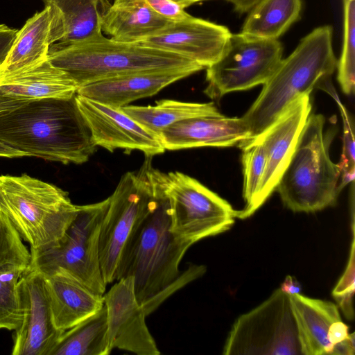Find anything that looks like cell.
Wrapping results in <instances>:
<instances>
[{
  "label": "cell",
  "mask_w": 355,
  "mask_h": 355,
  "mask_svg": "<svg viewBox=\"0 0 355 355\" xmlns=\"http://www.w3.org/2000/svg\"><path fill=\"white\" fill-rule=\"evenodd\" d=\"M28 156L26 153L14 149L0 142V157L17 158Z\"/></svg>",
  "instance_id": "cell-41"
},
{
  "label": "cell",
  "mask_w": 355,
  "mask_h": 355,
  "mask_svg": "<svg viewBox=\"0 0 355 355\" xmlns=\"http://www.w3.org/2000/svg\"><path fill=\"white\" fill-rule=\"evenodd\" d=\"M325 91L335 99L343 121V149L341 158L338 164L340 171L339 187L342 190L344 187L354 180V126L348 111L340 102L332 85L329 86Z\"/></svg>",
  "instance_id": "cell-32"
},
{
  "label": "cell",
  "mask_w": 355,
  "mask_h": 355,
  "mask_svg": "<svg viewBox=\"0 0 355 355\" xmlns=\"http://www.w3.org/2000/svg\"><path fill=\"white\" fill-rule=\"evenodd\" d=\"M17 31L18 30L6 24H0V65L6 59Z\"/></svg>",
  "instance_id": "cell-35"
},
{
  "label": "cell",
  "mask_w": 355,
  "mask_h": 355,
  "mask_svg": "<svg viewBox=\"0 0 355 355\" xmlns=\"http://www.w3.org/2000/svg\"><path fill=\"white\" fill-rule=\"evenodd\" d=\"M311 109L310 95L301 97L265 132L257 137L263 143L266 164L254 205V212L275 191Z\"/></svg>",
  "instance_id": "cell-16"
},
{
  "label": "cell",
  "mask_w": 355,
  "mask_h": 355,
  "mask_svg": "<svg viewBox=\"0 0 355 355\" xmlns=\"http://www.w3.org/2000/svg\"><path fill=\"white\" fill-rule=\"evenodd\" d=\"M348 329V326L341 320L334 322L328 330V340L333 346L343 341L349 334Z\"/></svg>",
  "instance_id": "cell-36"
},
{
  "label": "cell",
  "mask_w": 355,
  "mask_h": 355,
  "mask_svg": "<svg viewBox=\"0 0 355 355\" xmlns=\"http://www.w3.org/2000/svg\"><path fill=\"white\" fill-rule=\"evenodd\" d=\"M337 62L331 26L317 27L302 37L294 51L282 58L241 117L250 133L249 139L261 135L295 101L331 79Z\"/></svg>",
  "instance_id": "cell-3"
},
{
  "label": "cell",
  "mask_w": 355,
  "mask_h": 355,
  "mask_svg": "<svg viewBox=\"0 0 355 355\" xmlns=\"http://www.w3.org/2000/svg\"><path fill=\"white\" fill-rule=\"evenodd\" d=\"M302 0H261L248 13L240 33L278 40L301 17Z\"/></svg>",
  "instance_id": "cell-25"
},
{
  "label": "cell",
  "mask_w": 355,
  "mask_h": 355,
  "mask_svg": "<svg viewBox=\"0 0 355 355\" xmlns=\"http://www.w3.org/2000/svg\"><path fill=\"white\" fill-rule=\"evenodd\" d=\"M354 293V239L353 238L349 259L345 270L335 286L332 295L338 306L349 320L354 318L353 296Z\"/></svg>",
  "instance_id": "cell-33"
},
{
  "label": "cell",
  "mask_w": 355,
  "mask_h": 355,
  "mask_svg": "<svg viewBox=\"0 0 355 355\" xmlns=\"http://www.w3.org/2000/svg\"><path fill=\"white\" fill-rule=\"evenodd\" d=\"M31 101L9 95L0 89V117Z\"/></svg>",
  "instance_id": "cell-37"
},
{
  "label": "cell",
  "mask_w": 355,
  "mask_h": 355,
  "mask_svg": "<svg viewBox=\"0 0 355 355\" xmlns=\"http://www.w3.org/2000/svg\"><path fill=\"white\" fill-rule=\"evenodd\" d=\"M75 97L31 101L1 116L0 142L28 157L86 162L96 146Z\"/></svg>",
  "instance_id": "cell-2"
},
{
  "label": "cell",
  "mask_w": 355,
  "mask_h": 355,
  "mask_svg": "<svg viewBox=\"0 0 355 355\" xmlns=\"http://www.w3.org/2000/svg\"><path fill=\"white\" fill-rule=\"evenodd\" d=\"M51 22L49 7L26 20L0 65V76L29 69L47 60L51 45Z\"/></svg>",
  "instance_id": "cell-24"
},
{
  "label": "cell",
  "mask_w": 355,
  "mask_h": 355,
  "mask_svg": "<svg viewBox=\"0 0 355 355\" xmlns=\"http://www.w3.org/2000/svg\"><path fill=\"white\" fill-rule=\"evenodd\" d=\"M194 73L192 69H173L127 73L82 85L77 94L120 108L135 100L152 96Z\"/></svg>",
  "instance_id": "cell-18"
},
{
  "label": "cell",
  "mask_w": 355,
  "mask_h": 355,
  "mask_svg": "<svg viewBox=\"0 0 355 355\" xmlns=\"http://www.w3.org/2000/svg\"><path fill=\"white\" fill-rule=\"evenodd\" d=\"M280 288L283 292L291 295L299 294L301 292L302 286L295 277L288 275L282 284Z\"/></svg>",
  "instance_id": "cell-40"
},
{
  "label": "cell",
  "mask_w": 355,
  "mask_h": 355,
  "mask_svg": "<svg viewBox=\"0 0 355 355\" xmlns=\"http://www.w3.org/2000/svg\"><path fill=\"white\" fill-rule=\"evenodd\" d=\"M116 282L103 294L110 352L118 348L137 355L160 354L147 327V315L137 299L133 277Z\"/></svg>",
  "instance_id": "cell-13"
},
{
  "label": "cell",
  "mask_w": 355,
  "mask_h": 355,
  "mask_svg": "<svg viewBox=\"0 0 355 355\" xmlns=\"http://www.w3.org/2000/svg\"><path fill=\"white\" fill-rule=\"evenodd\" d=\"M354 333L334 346L331 354L354 355L355 351Z\"/></svg>",
  "instance_id": "cell-38"
},
{
  "label": "cell",
  "mask_w": 355,
  "mask_h": 355,
  "mask_svg": "<svg viewBox=\"0 0 355 355\" xmlns=\"http://www.w3.org/2000/svg\"><path fill=\"white\" fill-rule=\"evenodd\" d=\"M120 110L159 138L165 128L176 122L218 112L213 103H189L170 99L158 101L153 106L125 105Z\"/></svg>",
  "instance_id": "cell-26"
},
{
  "label": "cell",
  "mask_w": 355,
  "mask_h": 355,
  "mask_svg": "<svg viewBox=\"0 0 355 355\" xmlns=\"http://www.w3.org/2000/svg\"><path fill=\"white\" fill-rule=\"evenodd\" d=\"M110 198L87 205L78 211L57 247L31 254L29 268L44 275L62 268L90 288L103 295L106 288L101 269L99 238Z\"/></svg>",
  "instance_id": "cell-8"
},
{
  "label": "cell",
  "mask_w": 355,
  "mask_h": 355,
  "mask_svg": "<svg viewBox=\"0 0 355 355\" xmlns=\"http://www.w3.org/2000/svg\"><path fill=\"white\" fill-rule=\"evenodd\" d=\"M27 269L14 265L0 267V329L15 331L23 321L19 283Z\"/></svg>",
  "instance_id": "cell-29"
},
{
  "label": "cell",
  "mask_w": 355,
  "mask_h": 355,
  "mask_svg": "<svg viewBox=\"0 0 355 355\" xmlns=\"http://www.w3.org/2000/svg\"><path fill=\"white\" fill-rule=\"evenodd\" d=\"M75 98L96 146L110 152L123 149L125 153L138 150L148 157L165 151L158 137L144 128L120 108L77 94Z\"/></svg>",
  "instance_id": "cell-14"
},
{
  "label": "cell",
  "mask_w": 355,
  "mask_h": 355,
  "mask_svg": "<svg viewBox=\"0 0 355 355\" xmlns=\"http://www.w3.org/2000/svg\"><path fill=\"white\" fill-rule=\"evenodd\" d=\"M166 193L170 207V230L193 244L229 230L236 210L197 180L181 172L167 173Z\"/></svg>",
  "instance_id": "cell-11"
},
{
  "label": "cell",
  "mask_w": 355,
  "mask_h": 355,
  "mask_svg": "<svg viewBox=\"0 0 355 355\" xmlns=\"http://www.w3.org/2000/svg\"><path fill=\"white\" fill-rule=\"evenodd\" d=\"M325 118L310 114L292 157L276 187L284 203L296 212H313L336 204L340 171L330 158L334 130H324Z\"/></svg>",
  "instance_id": "cell-5"
},
{
  "label": "cell",
  "mask_w": 355,
  "mask_h": 355,
  "mask_svg": "<svg viewBox=\"0 0 355 355\" xmlns=\"http://www.w3.org/2000/svg\"><path fill=\"white\" fill-rule=\"evenodd\" d=\"M148 6L160 16L171 21L185 19L191 15L171 0H146Z\"/></svg>",
  "instance_id": "cell-34"
},
{
  "label": "cell",
  "mask_w": 355,
  "mask_h": 355,
  "mask_svg": "<svg viewBox=\"0 0 355 355\" xmlns=\"http://www.w3.org/2000/svg\"><path fill=\"white\" fill-rule=\"evenodd\" d=\"M44 277L53 321L62 331L90 317L104 305L103 295L96 293L64 268H58Z\"/></svg>",
  "instance_id": "cell-19"
},
{
  "label": "cell",
  "mask_w": 355,
  "mask_h": 355,
  "mask_svg": "<svg viewBox=\"0 0 355 355\" xmlns=\"http://www.w3.org/2000/svg\"><path fill=\"white\" fill-rule=\"evenodd\" d=\"M0 209L6 214L31 254L57 247L78 211L68 193L26 174L0 175Z\"/></svg>",
  "instance_id": "cell-6"
},
{
  "label": "cell",
  "mask_w": 355,
  "mask_h": 355,
  "mask_svg": "<svg viewBox=\"0 0 355 355\" xmlns=\"http://www.w3.org/2000/svg\"><path fill=\"white\" fill-rule=\"evenodd\" d=\"M242 149L243 197L245 205L237 211L236 218H246L254 213V205L264 172L266 155L263 145L259 137L241 143Z\"/></svg>",
  "instance_id": "cell-28"
},
{
  "label": "cell",
  "mask_w": 355,
  "mask_h": 355,
  "mask_svg": "<svg viewBox=\"0 0 355 355\" xmlns=\"http://www.w3.org/2000/svg\"><path fill=\"white\" fill-rule=\"evenodd\" d=\"M23 321L13 336L12 355H51L64 331L53 323L44 275L28 268L19 279Z\"/></svg>",
  "instance_id": "cell-12"
},
{
  "label": "cell",
  "mask_w": 355,
  "mask_h": 355,
  "mask_svg": "<svg viewBox=\"0 0 355 355\" xmlns=\"http://www.w3.org/2000/svg\"><path fill=\"white\" fill-rule=\"evenodd\" d=\"M302 355L331 354L327 338L329 327L341 320L338 309L329 301L299 294L289 295Z\"/></svg>",
  "instance_id": "cell-22"
},
{
  "label": "cell",
  "mask_w": 355,
  "mask_h": 355,
  "mask_svg": "<svg viewBox=\"0 0 355 355\" xmlns=\"http://www.w3.org/2000/svg\"><path fill=\"white\" fill-rule=\"evenodd\" d=\"M282 55L279 40L232 33L222 55L206 68L207 86L204 93L219 100L230 92L263 85L277 68Z\"/></svg>",
  "instance_id": "cell-10"
},
{
  "label": "cell",
  "mask_w": 355,
  "mask_h": 355,
  "mask_svg": "<svg viewBox=\"0 0 355 355\" xmlns=\"http://www.w3.org/2000/svg\"><path fill=\"white\" fill-rule=\"evenodd\" d=\"M165 150L200 147H230L250 139L242 118L216 114L184 119L165 128L159 135Z\"/></svg>",
  "instance_id": "cell-17"
},
{
  "label": "cell",
  "mask_w": 355,
  "mask_h": 355,
  "mask_svg": "<svg viewBox=\"0 0 355 355\" xmlns=\"http://www.w3.org/2000/svg\"><path fill=\"white\" fill-rule=\"evenodd\" d=\"M223 354H302L289 295L276 289L234 323Z\"/></svg>",
  "instance_id": "cell-9"
},
{
  "label": "cell",
  "mask_w": 355,
  "mask_h": 355,
  "mask_svg": "<svg viewBox=\"0 0 355 355\" xmlns=\"http://www.w3.org/2000/svg\"><path fill=\"white\" fill-rule=\"evenodd\" d=\"M105 306L73 327L64 331L51 355H108Z\"/></svg>",
  "instance_id": "cell-27"
},
{
  "label": "cell",
  "mask_w": 355,
  "mask_h": 355,
  "mask_svg": "<svg viewBox=\"0 0 355 355\" xmlns=\"http://www.w3.org/2000/svg\"><path fill=\"white\" fill-rule=\"evenodd\" d=\"M234 7L235 12L244 14L250 12L261 0H226Z\"/></svg>",
  "instance_id": "cell-39"
},
{
  "label": "cell",
  "mask_w": 355,
  "mask_h": 355,
  "mask_svg": "<svg viewBox=\"0 0 355 355\" xmlns=\"http://www.w3.org/2000/svg\"><path fill=\"white\" fill-rule=\"evenodd\" d=\"M231 34L225 26L191 15L181 21H171L137 42L178 54L205 69L222 55Z\"/></svg>",
  "instance_id": "cell-15"
},
{
  "label": "cell",
  "mask_w": 355,
  "mask_h": 355,
  "mask_svg": "<svg viewBox=\"0 0 355 355\" xmlns=\"http://www.w3.org/2000/svg\"><path fill=\"white\" fill-rule=\"evenodd\" d=\"M47 60L67 72L78 87L93 82L127 73L173 69L205 68L178 54L145 46L123 42L103 34L76 44H52Z\"/></svg>",
  "instance_id": "cell-4"
},
{
  "label": "cell",
  "mask_w": 355,
  "mask_h": 355,
  "mask_svg": "<svg viewBox=\"0 0 355 355\" xmlns=\"http://www.w3.org/2000/svg\"><path fill=\"white\" fill-rule=\"evenodd\" d=\"M166 180L167 173L159 171L152 209L128 243L115 275V281L133 277L137 299L147 315L171 293L206 270L203 266H195L180 272V263L193 243L170 230Z\"/></svg>",
  "instance_id": "cell-1"
},
{
  "label": "cell",
  "mask_w": 355,
  "mask_h": 355,
  "mask_svg": "<svg viewBox=\"0 0 355 355\" xmlns=\"http://www.w3.org/2000/svg\"><path fill=\"white\" fill-rule=\"evenodd\" d=\"M51 11V41L76 44L103 34L109 0H42Z\"/></svg>",
  "instance_id": "cell-20"
},
{
  "label": "cell",
  "mask_w": 355,
  "mask_h": 355,
  "mask_svg": "<svg viewBox=\"0 0 355 355\" xmlns=\"http://www.w3.org/2000/svg\"><path fill=\"white\" fill-rule=\"evenodd\" d=\"M343 7V42L337 62V79L347 95L355 87V0H342Z\"/></svg>",
  "instance_id": "cell-30"
},
{
  "label": "cell",
  "mask_w": 355,
  "mask_h": 355,
  "mask_svg": "<svg viewBox=\"0 0 355 355\" xmlns=\"http://www.w3.org/2000/svg\"><path fill=\"white\" fill-rule=\"evenodd\" d=\"M12 223L0 209V267L14 265L28 268L31 252Z\"/></svg>",
  "instance_id": "cell-31"
},
{
  "label": "cell",
  "mask_w": 355,
  "mask_h": 355,
  "mask_svg": "<svg viewBox=\"0 0 355 355\" xmlns=\"http://www.w3.org/2000/svg\"><path fill=\"white\" fill-rule=\"evenodd\" d=\"M170 22L156 13L146 0H114L103 19L101 29L114 40L137 42Z\"/></svg>",
  "instance_id": "cell-23"
},
{
  "label": "cell",
  "mask_w": 355,
  "mask_h": 355,
  "mask_svg": "<svg viewBox=\"0 0 355 355\" xmlns=\"http://www.w3.org/2000/svg\"><path fill=\"white\" fill-rule=\"evenodd\" d=\"M0 89L20 99L71 98L78 85L65 71L48 60L33 67L0 76Z\"/></svg>",
  "instance_id": "cell-21"
},
{
  "label": "cell",
  "mask_w": 355,
  "mask_h": 355,
  "mask_svg": "<svg viewBox=\"0 0 355 355\" xmlns=\"http://www.w3.org/2000/svg\"><path fill=\"white\" fill-rule=\"evenodd\" d=\"M146 156L137 172H127L121 178L103 218L99 238L101 273L106 284L115 281L122 255L136 231L153 205L157 169Z\"/></svg>",
  "instance_id": "cell-7"
},
{
  "label": "cell",
  "mask_w": 355,
  "mask_h": 355,
  "mask_svg": "<svg viewBox=\"0 0 355 355\" xmlns=\"http://www.w3.org/2000/svg\"><path fill=\"white\" fill-rule=\"evenodd\" d=\"M172 1L175 2L180 6H181L182 8L185 9L186 8L191 6L193 3L206 1V0H171Z\"/></svg>",
  "instance_id": "cell-42"
}]
</instances>
